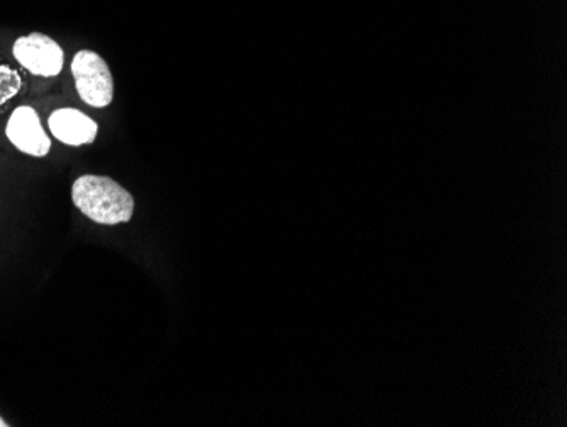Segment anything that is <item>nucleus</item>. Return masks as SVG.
<instances>
[{
    "instance_id": "1",
    "label": "nucleus",
    "mask_w": 567,
    "mask_h": 427,
    "mask_svg": "<svg viewBox=\"0 0 567 427\" xmlns=\"http://www.w3.org/2000/svg\"><path fill=\"white\" fill-rule=\"evenodd\" d=\"M72 201L79 212L99 225L127 223L135 213V197L106 175H82L73 183Z\"/></svg>"
},
{
    "instance_id": "2",
    "label": "nucleus",
    "mask_w": 567,
    "mask_h": 427,
    "mask_svg": "<svg viewBox=\"0 0 567 427\" xmlns=\"http://www.w3.org/2000/svg\"><path fill=\"white\" fill-rule=\"evenodd\" d=\"M75 89L87 106H110L114 99V79L106 60L91 50H82L72 60Z\"/></svg>"
},
{
    "instance_id": "3",
    "label": "nucleus",
    "mask_w": 567,
    "mask_h": 427,
    "mask_svg": "<svg viewBox=\"0 0 567 427\" xmlns=\"http://www.w3.org/2000/svg\"><path fill=\"white\" fill-rule=\"evenodd\" d=\"M12 55L19 65L37 78H56L65 65V53L53 38L31 33L18 38L12 44Z\"/></svg>"
},
{
    "instance_id": "4",
    "label": "nucleus",
    "mask_w": 567,
    "mask_h": 427,
    "mask_svg": "<svg viewBox=\"0 0 567 427\" xmlns=\"http://www.w3.org/2000/svg\"><path fill=\"white\" fill-rule=\"evenodd\" d=\"M9 142L31 157H47L51 150V139L41 126L40 116L31 106L16 108L6 126Z\"/></svg>"
},
{
    "instance_id": "5",
    "label": "nucleus",
    "mask_w": 567,
    "mask_h": 427,
    "mask_svg": "<svg viewBox=\"0 0 567 427\" xmlns=\"http://www.w3.org/2000/svg\"><path fill=\"white\" fill-rule=\"evenodd\" d=\"M48 129L59 142L69 146L91 145L99 133V124L73 108L53 111L48 118Z\"/></svg>"
},
{
    "instance_id": "6",
    "label": "nucleus",
    "mask_w": 567,
    "mask_h": 427,
    "mask_svg": "<svg viewBox=\"0 0 567 427\" xmlns=\"http://www.w3.org/2000/svg\"><path fill=\"white\" fill-rule=\"evenodd\" d=\"M21 88V75L11 67L0 65V106H4L12 98H16Z\"/></svg>"
},
{
    "instance_id": "7",
    "label": "nucleus",
    "mask_w": 567,
    "mask_h": 427,
    "mask_svg": "<svg viewBox=\"0 0 567 427\" xmlns=\"http://www.w3.org/2000/svg\"><path fill=\"white\" fill-rule=\"evenodd\" d=\"M8 426H9V424L6 423V420L2 419V417H0V427H8Z\"/></svg>"
}]
</instances>
